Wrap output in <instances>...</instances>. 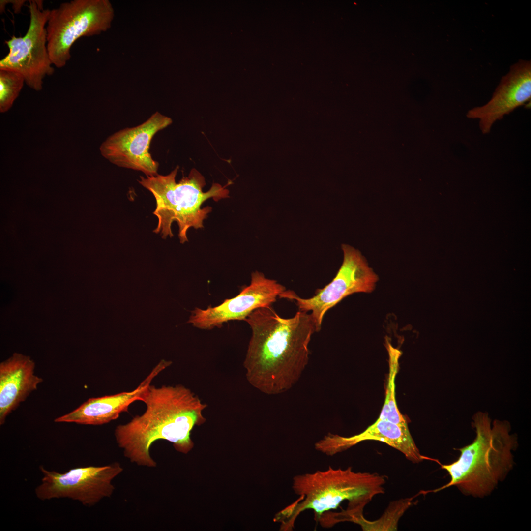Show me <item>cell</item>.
<instances>
[{"label": "cell", "mask_w": 531, "mask_h": 531, "mask_svg": "<svg viewBox=\"0 0 531 531\" xmlns=\"http://www.w3.org/2000/svg\"><path fill=\"white\" fill-rule=\"evenodd\" d=\"M472 425L476 432L473 441L458 449L460 455L456 461L441 465L450 475L449 482L425 494L456 486L465 495L483 498L512 470L518 442L516 435L510 433L509 422L495 419L492 423L487 413L478 412L473 416Z\"/></svg>", "instance_id": "obj_3"}, {"label": "cell", "mask_w": 531, "mask_h": 531, "mask_svg": "<svg viewBox=\"0 0 531 531\" xmlns=\"http://www.w3.org/2000/svg\"><path fill=\"white\" fill-rule=\"evenodd\" d=\"M244 321L252 331L243 362L247 381L267 395L288 391L308 363L309 345L317 332L311 314L298 310L284 318L271 305L256 309Z\"/></svg>", "instance_id": "obj_1"}, {"label": "cell", "mask_w": 531, "mask_h": 531, "mask_svg": "<svg viewBox=\"0 0 531 531\" xmlns=\"http://www.w3.org/2000/svg\"><path fill=\"white\" fill-rule=\"evenodd\" d=\"M42 0H30V21L23 36L13 35L5 41L9 52L0 60V69L12 70L24 77L31 88L42 89L45 77L54 73L48 48L46 24L49 9H44Z\"/></svg>", "instance_id": "obj_8"}, {"label": "cell", "mask_w": 531, "mask_h": 531, "mask_svg": "<svg viewBox=\"0 0 531 531\" xmlns=\"http://www.w3.org/2000/svg\"><path fill=\"white\" fill-rule=\"evenodd\" d=\"M143 402L146 409L142 414L115 429L116 442L123 456L139 466L155 468L150 448L158 440L172 443L179 452L188 453L194 446L191 431L205 422L203 412L206 405L181 384L160 387L150 384Z\"/></svg>", "instance_id": "obj_2"}, {"label": "cell", "mask_w": 531, "mask_h": 531, "mask_svg": "<svg viewBox=\"0 0 531 531\" xmlns=\"http://www.w3.org/2000/svg\"><path fill=\"white\" fill-rule=\"evenodd\" d=\"M342 249L343 262L336 275L324 288L317 289L314 296L304 298L286 290L279 296L292 301L299 311H310L317 332L321 330L324 316L329 309L353 294L372 292L379 279L359 250L345 244Z\"/></svg>", "instance_id": "obj_7"}, {"label": "cell", "mask_w": 531, "mask_h": 531, "mask_svg": "<svg viewBox=\"0 0 531 531\" xmlns=\"http://www.w3.org/2000/svg\"><path fill=\"white\" fill-rule=\"evenodd\" d=\"M26 0H0V13H2L5 10V6L8 3H11L12 4V8L14 12L16 14L20 13L21 11V8L24 5V4Z\"/></svg>", "instance_id": "obj_18"}, {"label": "cell", "mask_w": 531, "mask_h": 531, "mask_svg": "<svg viewBox=\"0 0 531 531\" xmlns=\"http://www.w3.org/2000/svg\"><path fill=\"white\" fill-rule=\"evenodd\" d=\"M35 362L19 353L0 364V425L37 389L43 379L35 374Z\"/></svg>", "instance_id": "obj_15"}, {"label": "cell", "mask_w": 531, "mask_h": 531, "mask_svg": "<svg viewBox=\"0 0 531 531\" xmlns=\"http://www.w3.org/2000/svg\"><path fill=\"white\" fill-rule=\"evenodd\" d=\"M24 77L19 73L0 69V112L5 113L12 106L24 84Z\"/></svg>", "instance_id": "obj_17"}, {"label": "cell", "mask_w": 531, "mask_h": 531, "mask_svg": "<svg viewBox=\"0 0 531 531\" xmlns=\"http://www.w3.org/2000/svg\"><path fill=\"white\" fill-rule=\"evenodd\" d=\"M285 290V287L276 280L256 271L251 274L249 285L238 295L216 306L206 309L196 307L191 311L187 323L199 329L209 330L220 328L230 321L245 320L256 309L271 306Z\"/></svg>", "instance_id": "obj_11"}, {"label": "cell", "mask_w": 531, "mask_h": 531, "mask_svg": "<svg viewBox=\"0 0 531 531\" xmlns=\"http://www.w3.org/2000/svg\"><path fill=\"white\" fill-rule=\"evenodd\" d=\"M368 440L386 443L400 451L406 459L413 463H418L427 459L420 453L409 428L380 418L361 433L352 436L328 433L315 443V448L327 455L332 456Z\"/></svg>", "instance_id": "obj_14"}, {"label": "cell", "mask_w": 531, "mask_h": 531, "mask_svg": "<svg viewBox=\"0 0 531 531\" xmlns=\"http://www.w3.org/2000/svg\"><path fill=\"white\" fill-rule=\"evenodd\" d=\"M385 477L377 473L355 472L351 467L317 471L295 476L292 488L299 498L275 516L283 531L291 530L297 517L305 510L314 511L319 520L324 513L349 502L345 515L352 519L362 516L364 507L376 495L384 492Z\"/></svg>", "instance_id": "obj_4"}, {"label": "cell", "mask_w": 531, "mask_h": 531, "mask_svg": "<svg viewBox=\"0 0 531 531\" xmlns=\"http://www.w3.org/2000/svg\"><path fill=\"white\" fill-rule=\"evenodd\" d=\"M39 470L43 477L35 490L37 498L42 501L68 498L88 507L111 497L115 489L112 481L123 471L118 462L77 467L64 473L47 470L42 465Z\"/></svg>", "instance_id": "obj_9"}, {"label": "cell", "mask_w": 531, "mask_h": 531, "mask_svg": "<svg viewBox=\"0 0 531 531\" xmlns=\"http://www.w3.org/2000/svg\"><path fill=\"white\" fill-rule=\"evenodd\" d=\"M531 97V62L520 60L502 77L491 99L469 110L466 116L478 119L482 133L487 134L496 121L529 102Z\"/></svg>", "instance_id": "obj_12"}, {"label": "cell", "mask_w": 531, "mask_h": 531, "mask_svg": "<svg viewBox=\"0 0 531 531\" xmlns=\"http://www.w3.org/2000/svg\"><path fill=\"white\" fill-rule=\"evenodd\" d=\"M114 10L109 0H72L50 10L46 24L47 48L53 64L65 66L73 44L82 37L109 30Z\"/></svg>", "instance_id": "obj_6"}, {"label": "cell", "mask_w": 531, "mask_h": 531, "mask_svg": "<svg viewBox=\"0 0 531 531\" xmlns=\"http://www.w3.org/2000/svg\"><path fill=\"white\" fill-rule=\"evenodd\" d=\"M386 347L389 356V374L387 379L385 397L378 418L397 424L403 427L408 428V423L400 412L395 397V380L399 369V360L401 352L394 348L389 342L386 341Z\"/></svg>", "instance_id": "obj_16"}, {"label": "cell", "mask_w": 531, "mask_h": 531, "mask_svg": "<svg viewBox=\"0 0 531 531\" xmlns=\"http://www.w3.org/2000/svg\"><path fill=\"white\" fill-rule=\"evenodd\" d=\"M172 123L170 118L156 112L142 123L109 136L101 144L100 153L118 167L141 171L146 176L157 175L159 163L149 153L150 142L158 132Z\"/></svg>", "instance_id": "obj_10"}, {"label": "cell", "mask_w": 531, "mask_h": 531, "mask_svg": "<svg viewBox=\"0 0 531 531\" xmlns=\"http://www.w3.org/2000/svg\"><path fill=\"white\" fill-rule=\"evenodd\" d=\"M177 167L167 175L140 177L139 183L149 190L156 201V208L153 213L158 218V224L153 232L160 234L162 237H172L171 226L177 223L178 237L181 243L188 241L187 232L191 227H203V221L211 211L210 206L202 208L203 203L212 198L214 201L228 197L229 191L218 183L203 192L205 185L204 177L195 169L188 176L183 177L177 183L176 177Z\"/></svg>", "instance_id": "obj_5"}, {"label": "cell", "mask_w": 531, "mask_h": 531, "mask_svg": "<svg viewBox=\"0 0 531 531\" xmlns=\"http://www.w3.org/2000/svg\"><path fill=\"white\" fill-rule=\"evenodd\" d=\"M172 363L171 361L162 359L135 389L89 398L69 413L56 418L54 422L100 425L116 420L121 413L128 412V408L132 403L143 401L144 394L153 380Z\"/></svg>", "instance_id": "obj_13"}]
</instances>
